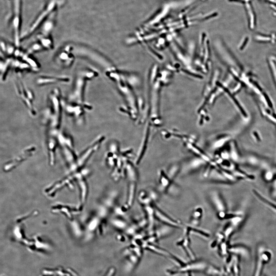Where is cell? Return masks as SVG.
I'll use <instances>...</instances> for the list:
<instances>
[{
    "mask_svg": "<svg viewBox=\"0 0 276 276\" xmlns=\"http://www.w3.org/2000/svg\"><path fill=\"white\" fill-rule=\"evenodd\" d=\"M48 99V105L44 113L46 132L56 134L60 131L63 111L62 99L59 90L55 88L52 90Z\"/></svg>",
    "mask_w": 276,
    "mask_h": 276,
    "instance_id": "obj_1",
    "label": "cell"
},
{
    "mask_svg": "<svg viewBox=\"0 0 276 276\" xmlns=\"http://www.w3.org/2000/svg\"><path fill=\"white\" fill-rule=\"evenodd\" d=\"M58 147L69 170L74 166L78 156L75 151L73 137L67 132L60 131L58 136Z\"/></svg>",
    "mask_w": 276,
    "mask_h": 276,
    "instance_id": "obj_2",
    "label": "cell"
},
{
    "mask_svg": "<svg viewBox=\"0 0 276 276\" xmlns=\"http://www.w3.org/2000/svg\"><path fill=\"white\" fill-rule=\"evenodd\" d=\"M62 106L63 110H64L67 114L79 123L83 121L86 112L91 109L90 105L86 103L79 104L63 99Z\"/></svg>",
    "mask_w": 276,
    "mask_h": 276,
    "instance_id": "obj_3",
    "label": "cell"
},
{
    "mask_svg": "<svg viewBox=\"0 0 276 276\" xmlns=\"http://www.w3.org/2000/svg\"><path fill=\"white\" fill-rule=\"evenodd\" d=\"M86 81L87 80L79 72L77 75L73 88L69 96V102L79 104L85 103L84 94Z\"/></svg>",
    "mask_w": 276,
    "mask_h": 276,
    "instance_id": "obj_4",
    "label": "cell"
},
{
    "mask_svg": "<svg viewBox=\"0 0 276 276\" xmlns=\"http://www.w3.org/2000/svg\"><path fill=\"white\" fill-rule=\"evenodd\" d=\"M210 198L217 212L218 217L221 220L225 219L227 214L226 208L220 193L216 191L211 192Z\"/></svg>",
    "mask_w": 276,
    "mask_h": 276,
    "instance_id": "obj_5",
    "label": "cell"
},
{
    "mask_svg": "<svg viewBox=\"0 0 276 276\" xmlns=\"http://www.w3.org/2000/svg\"><path fill=\"white\" fill-rule=\"evenodd\" d=\"M72 50L70 46H67L58 55V61L64 67H70L74 61L75 56L72 53Z\"/></svg>",
    "mask_w": 276,
    "mask_h": 276,
    "instance_id": "obj_6",
    "label": "cell"
},
{
    "mask_svg": "<svg viewBox=\"0 0 276 276\" xmlns=\"http://www.w3.org/2000/svg\"><path fill=\"white\" fill-rule=\"evenodd\" d=\"M153 209H154V216L158 220L165 224V225L174 228H179L182 227V225L179 222L171 218L156 206H155Z\"/></svg>",
    "mask_w": 276,
    "mask_h": 276,
    "instance_id": "obj_7",
    "label": "cell"
},
{
    "mask_svg": "<svg viewBox=\"0 0 276 276\" xmlns=\"http://www.w3.org/2000/svg\"><path fill=\"white\" fill-rule=\"evenodd\" d=\"M70 80V78L67 76H42L37 79L36 83L38 85L43 86L59 82H68Z\"/></svg>",
    "mask_w": 276,
    "mask_h": 276,
    "instance_id": "obj_8",
    "label": "cell"
},
{
    "mask_svg": "<svg viewBox=\"0 0 276 276\" xmlns=\"http://www.w3.org/2000/svg\"><path fill=\"white\" fill-rule=\"evenodd\" d=\"M203 209L200 207H196L191 213L190 220V225L196 227L199 225L203 216Z\"/></svg>",
    "mask_w": 276,
    "mask_h": 276,
    "instance_id": "obj_9",
    "label": "cell"
},
{
    "mask_svg": "<svg viewBox=\"0 0 276 276\" xmlns=\"http://www.w3.org/2000/svg\"><path fill=\"white\" fill-rule=\"evenodd\" d=\"M38 41L42 46L45 50H52L53 48V41L50 36H46L41 34L37 36Z\"/></svg>",
    "mask_w": 276,
    "mask_h": 276,
    "instance_id": "obj_10",
    "label": "cell"
},
{
    "mask_svg": "<svg viewBox=\"0 0 276 276\" xmlns=\"http://www.w3.org/2000/svg\"><path fill=\"white\" fill-rule=\"evenodd\" d=\"M125 168L126 174L127 178L130 182H136L137 176L133 165L130 163L127 162L126 163Z\"/></svg>",
    "mask_w": 276,
    "mask_h": 276,
    "instance_id": "obj_11",
    "label": "cell"
},
{
    "mask_svg": "<svg viewBox=\"0 0 276 276\" xmlns=\"http://www.w3.org/2000/svg\"><path fill=\"white\" fill-rule=\"evenodd\" d=\"M136 182H130L129 186L127 203L128 206H131L134 201L136 191Z\"/></svg>",
    "mask_w": 276,
    "mask_h": 276,
    "instance_id": "obj_12",
    "label": "cell"
},
{
    "mask_svg": "<svg viewBox=\"0 0 276 276\" xmlns=\"http://www.w3.org/2000/svg\"><path fill=\"white\" fill-rule=\"evenodd\" d=\"M171 181L170 179L162 171L160 174V178L159 179V185L163 191H165L169 186Z\"/></svg>",
    "mask_w": 276,
    "mask_h": 276,
    "instance_id": "obj_13",
    "label": "cell"
},
{
    "mask_svg": "<svg viewBox=\"0 0 276 276\" xmlns=\"http://www.w3.org/2000/svg\"><path fill=\"white\" fill-rule=\"evenodd\" d=\"M236 230L234 227L229 224L225 227L224 229L223 233L225 240L227 241L228 239L231 236Z\"/></svg>",
    "mask_w": 276,
    "mask_h": 276,
    "instance_id": "obj_14",
    "label": "cell"
},
{
    "mask_svg": "<svg viewBox=\"0 0 276 276\" xmlns=\"http://www.w3.org/2000/svg\"><path fill=\"white\" fill-rule=\"evenodd\" d=\"M44 50H45V49L38 41L37 42L34 43L31 46H30V48L29 50V52L27 53L30 54L32 53H37V52L43 51Z\"/></svg>",
    "mask_w": 276,
    "mask_h": 276,
    "instance_id": "obj_15",
    "label": "cell"
},
{
    "mask_svg": "<svg viewBox=\"0 0 276 276\" xmlns=\"http://www.w3.org/2000/svg\"><path fill=\"white\" fill-rule=\"evenodd\" d=\"M113 226L119 229H123L127 227V223L124 220L120 219H114L112 221Z\"/></svg>",
    "mask_w": 276,
    "mask_h": 276,
    "instance_id": "obj_16",
    "label": "cell"
},
{
    "mask_svg": "<svg viewBox=\"0 0 276 276\" xmlns=\"http://www.w3.org/2000/svg\"><path fill=\"white\" fill-rule=\"evenodd\" d=\"M80 72H81L83 76L87 80V81L93 79L96 76V73H95L93 70H85L80 71Z\"/></svg>",
    "mask_w": 276,
    "mask_h": 276,
    "instance_id": "obj_17",
    "label": "cell"
},
{
    "mask_svg": "<svg viewBox=\"0 0 276 276\" xmlns=\"http://www.w3.org/2000/svg\"><path fill=\"white\" fill-rule=\"evenodd\" d=\"M253 191H254V194L256 195V196H257L260 200H261L262 201L264 202V203L267 204V205H269L271 207H272V208H274V209L276 210V205H275V204L271 203L272 202L267 200L266 199H265V198L263 197L261 195L259 194L258 192L256 191L255 190H253Z\"/></svg>",
    "mask_w": 276,
    "mask_h": 276,
    "instance_id": "obj_18",
    "label": "cell"
}]
</instances>
